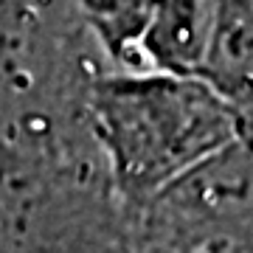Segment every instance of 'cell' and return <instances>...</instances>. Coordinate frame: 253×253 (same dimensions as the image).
<instances>
[{"label": "cell", "mask_w": 253, "mask_h": 253, "mask_svg": "<svg viewBox=\"0 0 253 253\" xmlns=\"http://www.w3.org/2000/svg\"><path fill=\"white\" fill-rule=\"evenodd\" d=\"M93 113L113 177L152 197L242 141V116L200 76L126 73L96 84Z\"/></svg>", "instance_id": "cell-1"}, {"label": "cell", "mask_w": 253, "mask_h": 253, "mask_svg": "<svg viewBox=\"0 0 253 253\" xmlns=\"http://www.w3.org/2000/svg\"><path fill=\"white\" fill-rule=\"evenodd\" d=\"M200 79L253 121V0H214Z\"/></svg>", "instance_id": "cell-2"}, {"label": "cell", "mask_w": 253, "mask_h": 253, "mask_svg": "<svg viewBox=\"0 0 253 253\" xmlns=\"http://www.w3.org/2000/svg\"><path fill=\"white\" fill-rule=\"evenodd\" d=\"M214 17V0H155L144 31L146 56L161 73L197 76Z\"/></svg>", "instance_id": "cell-3"}, {"label": "cell", "mask_w": 253, "mask_h": 253, "mask_svg": "<svg viewBox=\"0 0 253 253\" xmlns=\"http://www.w3.org/2000/svg\"><path fill=\"white\" fill-rule=\"evenodd\" d=\"M93 26L113 51L141 42L152 20L155 0H84Z\"/></svg>", "instance_id": "cell-4"}, {"label": "cell", "mask_w": 253, "mask_h": 253, "mask_svg": "<svg viewBox=\"0 0 253 253\" xmlns=\"http://www.w3.org/2000/svg\"><path fill=\"white\" fill-rule=\"evenodd\" d=\"M251 124H253V121H251Z\"/></svg>", "instance_id": "cell-5"}]
</instances>
